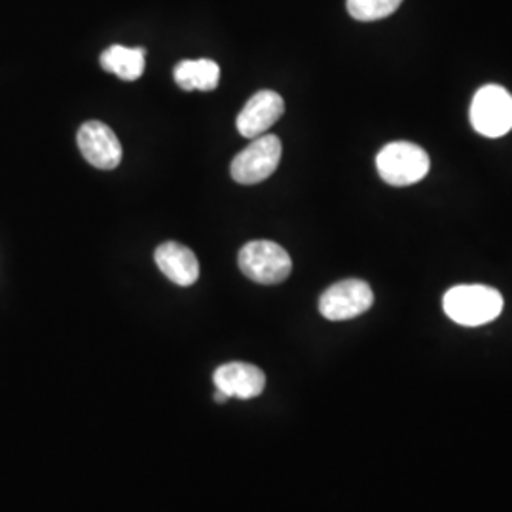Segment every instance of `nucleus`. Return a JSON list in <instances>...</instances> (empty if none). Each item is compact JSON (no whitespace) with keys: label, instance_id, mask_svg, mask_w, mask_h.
<instances>
[{"label":"nucleus","instance_id":"12","mask_svg":"<svg viewBox=\"0 0 512 512\" xmlns=\"http://www.w3.org/2000/svg\"><path fill=\"white\" fill-rule=\"evenodd\" d=\"M145 50L114 44L101 54V67L124 82L139 80L145 73Z\"/></svg>","mask_w":512,"mask_h":512},{"label":"nucleus","instance_id":"9","mask_svg":"<svg viewBox=\"0 0 512 512\" xmlns=\"http://www.w3.org/2000/svg\"><path fill=\"white\" fill-rule=\"evenodd\" d=\"M213 382L228 399L249 401L264 391L266 376L258 366L249 363H228L215 370Z\"/></svg>","mask_w":512,"mask_h":512},{"label":"nucleus","instance_id":"10","mask_svg":"<svg viewBox=\"0 0 512 512\" xmlns=\"http://www.w3.org/2000/svg\"><path fill=\"white\" fill-rule=\"evenodd\" d=\"M156 264L160 272L179 287H190L200 277V264L196 255L177 241H167L156 249Z\"/></svg>","mask_w":512,"mask_h":512},{"label":"nucleus","instance_id":"14","mask_svg":"<svg viewBox=\"0 0 512 512\" xmlns=\"http://www.w3.org/2000/svg\"><path fill=\"white\" fill-rule=\"evenodd\" d=\"M226 401H228V397H226L222 391L217 389V393H215V403L224 404Z\"/></svg>","mask_w":512,"mask_h":512},{"label":"nucleus","instance_id":"11","mask_svg":"<svg viewBox=\"0 0 512 512\" xmlns=\"http://www.w3.org/2000/svg\"><path fill=\"white\" fill-rule=\"evenodd\" d=\"M175 82L186 92H213L220 82V67L213 59H186L175 71Z\"/></svg>","mask_w":512,"mask_h":512},{"label":"nucleus","instance_id":"2","mask_svg":"<svg viewBox=\"0 0 512 512\" xmlns=\"http://www.w3.org/2000/svg\"><path fill=\"white\" fill-rule=\"evenodd\" d=\"M376 167L385 183L403 188L423 181L429 173L431 160L429 154L418 145L397 141L380 150L376 156Z\"/></svg>","mask_w":512,"mask_h":512},{"label":"nucleus","instance_id":"3","mask_svg":"<svg viewBox=\"0 0 512 512\" xmlns=\"http://www.w3.org/2000/svg\"><path fill=\"white\" fill-rule=\"evenodd\" d=\"M238 260L241 272L260 285L283 283L293 270L289 253L268 239H256L243 245Z\"/></svg>","mask_w":512,"mask_h":512},{"label":"nucleus","instance_id":"5","mask_svg":"<svg viewBox=\"0 0 512 512\" xmlns=\"http://www.w3.org/2000/svg\"><path fill=\"white\" fill-rule=\"evenodd\" d=\"M281 154L283 147L277 135L266 133L256 137L234 158L230 167L232 179L239 184H258L270 179L279 167Z\"/></svg>","mask_w":512,"mask_h":512},{"label":"nucleus","instance_id":"4","mask_svg":"<svg viewBox=\"0 0 512 512\" xmlns=\"http://www.w3.org/2000/svg\"><path fill=\"white\" fill-rule=\"evenodd\" d=\"M471 124L476 133L497 139L512 129V95L503 86L480 88L471 103Z\"/></svg>","mask_w":512,"mask_h":512},{"label":"nucleus","instance_id":"6","mask_svg":"<svg viewBox=\"0 0 512 512\" xmlns=\"http://www.w3.org/2000/svg\"><path fill=\"white\" fill-rule=\"evenodd\" d=\"M374 304L370 285L361 279L338 281L319 298V311L329 321H348L363 315Z\"/></svg>","mask_w":512,"mask_h":512},{"label":"nucleus","instance_id":"1","mask_svg":"<svg viewBox=\"0 0 512 512\" xmlns=\"http://www.w3.org/2000/svg\"><path fill=\"white\" fill-rule=\"evenodd\" d=\"M446 315L461 327H482L503 311V296L486 285H458L444 294Z\"/></svg>","mask_w":512,"mask_h":512},{"label":"nucleus","instance_id":"8","mask_svg":"<svg viewBox=\"0 0 512 512\" xmlns=\"http://www.w3.org/2000/svg\"><path fill=\"white\" fill-rule=\"evenodd\" d=\"M283 112H285L283 97L272 90H262L255 93L239 112L236 126L245 139H256L260 135H266V131L283 116Z\"/></svg>","mask_w":512,"mask_h":512},{"label":"nucleus","instance_id":"7","mask_svg":"<svg viewBox=\"0 0 512 512\" xmlns=\"http://www.w3.org/2000/svg\"><path fill=\"white\" fill-rule=\"evenodd\" d=\"M78 148L82 156L97 169L110 171L122 162V145L116 133L103 122H86L78 129Z\"/></svg>","mask_w":512,"mask_h":512},{"label":"nucleus","instance_id":"13","mask_svg":"<svg viewBox=\"0 0 512 512\" xmlns=\"http://www.w3.org/2000/svg\"><path fill=\"white\" fill-rule=\"evenodd\" d=\"M403 0H348L349 16L357 21H378L399 10Z\"/></svg>","mask_w":512,"mask_h":512}]
</instances>
